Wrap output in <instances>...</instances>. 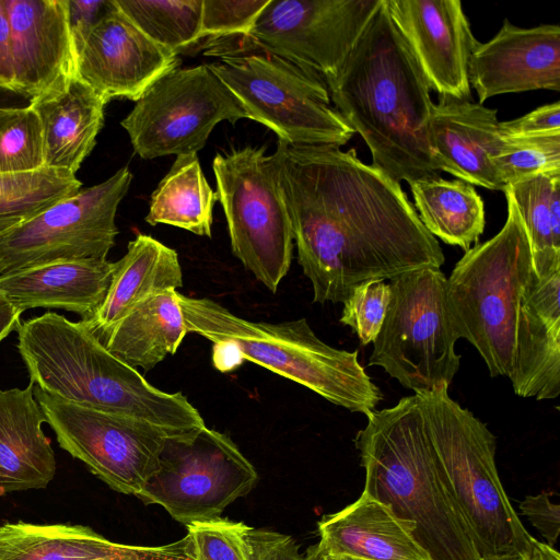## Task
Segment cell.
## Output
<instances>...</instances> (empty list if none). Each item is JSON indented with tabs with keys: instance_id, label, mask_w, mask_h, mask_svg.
Here are the masks:
<instances>
[{
	"instance_id": "cell-1",
	"label": "cell",
	"mask_w": 560,
	"mask_h": 560,
	"mask_svg": "<svg viewBox=\"0 0 560 560\" xmlns=\"http://www.w3.org/2000/svg\"><path fill=\"white\" fill-rule=\"evenodd\" d=\"M272 155L314 302L342 303L365 281L444 264L400 183L354 149L278 140Z\"/></svg>"
},
{
	"instance_id": "cell-2",
	"label": "cell",
	"mask_w": 560,
	"mask_h": 560,
	"mask_svg": "<svg viewBox=\"0 0 560 560\" xmlns=\"http://www.w3.org/2000/svg\"><path fill=\"white\" fill-rule=\"evenodd\" d=\"M324 81L334 108L370 149L373 166L409 185L440 175L429 144L430 88L385 0Z\"/></svg>"
},
{
	"instance_id": "cell-3",
	"label": "cell",
	"mask_w": 560,
	"mask_h": 560,
	"mask_svg": "<svg viewBox=\"0 0 560 560\" xmlns=\"http://www.w3.org/2000/svg\"><path fill=\"white\" fill-rule=\"evenodd\" d=\"M16 331L30 382L48 394L145 421L170 438L206 425L182 393L152 386L113 354L84 320L47 312L22 323Z\"/></svg>"
},
{
	"instance_id": "cell-4",
	"label": "cell",
	"mask_w": 560,
	"mask_h": 560,
	"mask_svg": "<svg viewBox=\"0 0 560 560\" xmlns=\"http://www.w3.org/2000/svg\"><path fill=\"white\" fill-rule=\"evenodd\" d=\"M366 417L354 439L365 472L363 492L411 523L431 560H481L444 482L417 396Z\"/></svg>"
},
{
	"instance_id": "cell-5",
	"label": "cell",
	"mask_w": 560,
	"mask_h": 560,
	"mask_svg": "<svg viewBox=\"0 0 560 560\" xmlns=\"http://www.w3.org/2000/svg\"><path fill=\"white\" fill-rule=\"evenodd\" d=\"M188 332L213 343L229 341L244 360L299 383L329 402L368 416L384 395L358 359V351L324 342L305 318L277 324L252 322L210 299L177 292Z\"/></svg>"
},
{
	"instance_id": "cell-6",
	"label": "cell",
	"mask_w": 560,
	"mask_h": 560,
	"mask_svg": "<svg viewBox=\"0 0 560 560\" xmlns=\"http://www.w3.org/2000/svg\"><path fill=\"white\" fill-rule=\"evenodd\" d=\"M439 467L480 558L528 555L532 538L513 509L495 465L497 438L447 386L415 394Z\"/></svg>"
},
{
	"instance_id": "cell-7",
	"label": "cell",
	"mask_w": 560,
	"mask_h": 560,
	"mask_svg": "<svg viewBox=\"0 0 560 560\" xmlns=\"http://www.w3.org/2000/svg\"><path fill=\"white\" fill-rule=\"evenodd\" d=\"M503 192L504 225L465 252L445 283L455 332L476 348L492 377L513 372L521 301L535 276L523 220L510 192Z\"/></svg>"
},
{
	"instance_id": "cell-8",
	"label": "cell",
	"mask_w": 560,
	"mask_h": 560,
	"mask_svg": "<svg viewBox=\"0 0 560 560\" xmlns=\"http://www.w3.org/2000/svg\"><path fill=\"white\" fill-rule=\"evenodd\" d=\"M445 283L438 268L407 271L388 282L389 302L369 365L381 366L415 394L448 387L459 370Z\"/></svg>"
},
{
	"instance_id": "cell-9",
	"label": "cell",
	"mask_w": 560,
	"mask_h": 560,
	"mask_svg": "<svg viewBox=\"0 0 560 560\" xmlns=\"http://www.w3.org/2000/svg\"><path fill=\"white\" fill-rule=\"evenodd\" d=\"M241 102L247 118L288 144L341 147L355 133L330 105L324 79L276 55L255 50L208 65Z\"/></svg>"
},
{
	"instance_id": "cell-10",
	"label": "cell",
	"mask_w": 560,
	"mask_h": 560,
	"mask_svg": "<svg viewBox=\"0 0 560 560\" xmlns=\"http://www.w3.org/2000/svg\"><path fill=\"white\" fill-rule=\"evenodd\" d=\"M212 170L233 254L276 293L291 266L293 235L273 155L245 147L218 153Z\"/></svg>"
},
{
	"instance_id": "cell-11",
	"label": "cell",
	"mask_w": 560,
	"mask_h": 560,
	"mask_svg": "<svg viewBox=\"0 0 560 560\" xmlns=\"http://www.w3.org/2000/svg\"><path fill=\"white\" fill-rule=\"evenodd\" d=\"M258 474L236 444L206 425L167 438L159 468L136 495L144 504L162 505L185 526L221 517L224 509L246 495Z\"/></svg>"
},
{
	"instance_id": "cell-12",
	"label": "cell",
	"mask_w": 560,
	"mask_h": 560,
	"mask_svg": "<svg viewBox=\"0 0 560 560\" xmlns=\"http://www.w3.org/2000/svg\"><path fill=\"white\" fill-rule=\"evenodd\" d=\"M247 118L208 65L176 68L155 81L120 121L135 153L151 160L197 153L221 121Z\"/></svg>"
},
{
	"instance_id": "cell-13",
	"label": "cell",
	"mask_w": 560,
	"mask_h": 560,
	"mask_svg": "<svg viewBox=\"0 0 560 560\" xmlns=\"http://www.w3.org/2000/svg\"><path fill=\"white\" fill-rule=\"evenodd\" d=\"M131 180L124 166L7 231L0 236V275L56 261L106 259L118 234L117 209Z\"/></svg>"
},
{
	"instance_id": "cell-14",
	"label": "cell",
	"mask_w": 560,
	"mask_h": 560,
	"mask_svg": "<svg viewBox=\"0 0 560 560\" xmlns=\"http://www.w3.org/2000/svg\"><path fill=\"white\" fill-rule=\"evenodd\" d=\"M34 396L59 446L113 490L137 495L158 470L170 438L160 428L66 400L35 385Z\"/></svg>"
},
{
	"instance_id": "cell-15",
	"label": "cell",
	"mask_w": 560,
	"mask_h": 560,
	"mask_svg": "<svg viewBox=\"0 0 560 560\" xmlns=\"http://www.w3.org/2000/svg\"><path fill=\"white\" fill-rule=\"evenodd\" d=\"M383 0H269L247 37L326 79L337 72Z\"/></svg>"
},
{
	"instance_id": "cell-16",
	"label": "cell",
	"mask_w": 560,
	"mask_h": 560,
	"mask_svg": "<svg viewBox=\"0 0 560 560\" xmlns=\"http://www.w3.org/2000/svg\"><path fill=\"white\" fill-rule=\"evenodd\" d=\"M180 59L145 36L114 3L92 26L77 55V77L107 102L138 101Z\"/></svg>"
},
{
	"instance_id": "cell-17",
	"label": "cell",
	"mask_w": 560,
	"mask_h": 560,
	"mask_svg": "<svg viewBox=\"0 0 560 560\" xmlns=\"http://www.w3.org/2000/svg\"><path fill=\"white\" fill-rule=\"evenodd\" d=\"M430 90L471 101L468 61L479 43L459 0H385Z\"/></svg>"
},
{
	"instance_id": "cell-18",
	"label": "cell",
	"mask_w": 560,
	"mask_h": 560,
	"mask_svg": "<svg viewBox=\"0 0 560 560\" xmlns=\"http://www.w3.org/2000/svg\"><path fill=\"white\" fill-rule=\"evenodd\" d=\"M14 90L30 100L56 94L77 77L66 0H7Z\"/></svg>"
},
{
	"instance_id": "cell-19",
	"label": "cell",
	"mask_w": 560,
	"mask_h": 560,
	"mask_svg": "<svg viewBox=\"0 0 560 560\" xmlns=\"http://www.w3.org/2000/svg\"><path fill=\"white\" fill-rule=\"evenodd\" d=\"M468 81L479 104L506 93L560 91V26L525 28L505 19L494 37L472 50Z\"/></svg>"
},
{
	"instance_id": "cell-20",
	"label": "cell",
	"mask_w": 560,
	"mask_h": 560,
	"mask_svg": "<svg viewBox=\"0 0 560 560\" xmlns=\"http://www.w3.org/2000/svg\"><path fill=\"white\" fill-rule=\"evenodd\" d=\"M497 109L478 102L440 96L429 124V144L439 172L487 189L504 185L493 165L502 138Z\"/></svg>"
},
{
	"instance_id": "cell-21",
	"label": "cell",
	"mask_w": 560,
	"mask_h": 560,
	"mask_svg": "<svg viewBox=\"0 0 560 560\" xmlns=\"http://www.w3.org/2000/svg\"><path fill=\"white\" fill-rule=\"evenodd\" d=\"M509 378L520 397L548 400L560 395V271L535 275L524 291Z\"/></svg>"
},
{
	"instance_id": "cell-22",
	"label": "cell",
	"mask_w": 560,
	"mask_h": 560,
	"mask_svg": "<svg viewBox=\"0 0 560 560\" xmlns=\"http://www.w3.org/2000/svg\"><path fill=\"white\" fill-rule=\"evenodd\" d=\"M115 262L107 259L56 261L0 275V295L21 313L62 308L89 320L103 303Z\"/></svg>"
},
{
	"instance_id": "cell-23",
	"label": "cell",
	"mask_w": 560,
	"mask_h": 560,
	"mask_svg": "<svg viewBox=\"0 0 560 560\" xmlns=\"http://www.w3.org/2000/svg\"><path fill=\"white\" fill-rule=\"evenodd\" d=\"M318 548L363 560H431L415 539V526L365 492L317 523Z\"/></svg>"
},
{
	"instance_id": "cell-24",
	"label": "cell",
	"mask_w": 560,
	"mask_h": 560,
	"mask_svg": "<svg viewBox=\"0 0 560 560\" xmlns=\"http://www.w3.org/2000/svg\"><path fill=\"white\" fill-rule=\"evenodd\" d=\"M45 415L34 384L0 389V494L43 489L52 480L56 459L42 425Z\"/></svg>"
},
{
	"instance_id": "cell-25",
	"label": "cell",
	"mask_w": 560,
	"mask_h": 560,
	"mask_svg": "<svg viewBox=\"0 0 560 560\" xmlns=\"http://www.w3.org/2000/svg\"><path fill=\"white\" fill-rule=\"evenodd\" d=\"M108 102L78 77L30 103L42 127L44 166L75 174L96 143Z\"/></svg>"
},
{
	"instance_id": "cell-26",
	"label": "cell",
	"mask_w": 560,
	"mask_h": 560,
	"mask_svg": "<svg viewBox=\"0 0 560 560\" xmlns=\"http://www.w3.org/2000/svg\"><path fill=\"white\" fill-rule=\"evenodd\" d=\"M183 285L177 253L150 235L138 234L124 257L115 262L106 296L84 320L101 338L148 298Z\"/></svg>"
},
{
	"instance_id": "cell-27",
	"label": "cell",
	"mask_w": 560,
	"mask_h": 560,
	"mask_svg": "<svg viewBox=\"0 0 560 560\" xmlns=\"http://www.w3.org/2000/svg\"><path fill=\"white\" fill-rule=\"evenodd\" d=\"M177 292L167 290L138 304L102 339L105 347L126 364L144 371L174 354L188 332Z\"/></svg>"
},
{
	"instance_id": "cell-28",
	"label": "cell",
	"mask_w": 560,
	"mask_h": 560,
	"mask_svg": "<svg viewBox=\"0 0 560 560\" xmlns=\"http://www.w3.org/2000/svg\"><path fill=\"white\" fill-rule=\"evenodd\" d=\"M415 209L424 228L444 243L467 252L485 230V205L474 186L440 176L410 184Z\"/></svg>"
},
{
	"instance_id": "cell-29",
	"label": "cell",
	"mask_w": 560,
	"mask_h": 560,
	"mask_svg": "<svg viewBox=\"0 0 560 560\" xmlns=\"http://www.w3.org/2000/svg\"><path fill=\"white\" fill-rule=\"evenodd\" d=\"M218 199L203 175L197 153L176 155L171 170L151 195L144 220L150 225L168 224L210 237Z\"/></svg>"
},
{
	"instance_id": "cell-30",
	"label": "cell",
	"mask_w": 560,
	"mask_h": 560,
	"mask_svg": "<svg viewBox=\"0 0 560 560\" xmlns=\"http://www.w3.org/2000/svg\"><path fill=\"white\" fill-rule=\"evenodd\" d=\"M122 545L82 525L18 522L0 526V560H93Z\"/></svg>"
},
{
	"instance_id": "cell-31",
	"label": "cell",
	"mask_w": 560,
	"mask_h": 560,
	"mask_svg": "<svg viewBox=\"0 0 560 560\" xmlns=\"http://www.w3.org/2000/svg\"><path fill=\"white\" fill-rule=\"evenodd\" d=\"M504 190L523 220L537 278L560 271V171L510 184Z\"/></svg>"
},
{
	"instance_id": "cell-32",
	"label": "cell",
	"mask_w": 560,
	"mask_h": 560,
	"mask_svg": "<svg viewBox=\"0 0 560 560\" xmlns=\"http://www.w3.org/2000/svg\"><path fill=\"white\" fill-rule=\"evenodd\" d=\"M151 40L178 55L200 39L202 0H114Z\"/></svg>"
},
{
	"instance_id": "cell-33",
	"label": "cell",
	"mask_w": 560,
	"mask_h": 560,
	"mask_svg": "<svg viewBox=\"0 0 560 560\" xmlns=\"http://www.w3.org/2000/svg\"><path fill=\"white\" fill-rule=\"evenodd\" d=\"M82 183L66 170L0 174V220L26 221L77 194Z\"/></svg>"
},
{
	"instance_id": "cell-34",
	"label": "cell",
	"mask_w": 560,
	"mask_h": 560,
	"mask_svg": "<svg viewBox=\"0 0 560 560\" xmlns=\"http://www.w3.org/2000/svg\"><path fill=\"white\" fill-rule=\"evenodd\" d=\"M44 167L39 118L28 105L0 108V174Z\"/></svg>"
},
{
	"instance_id": "cell-35",
	"label": "cell",
	"mask_w": 560,
	"mask_h": 560,
	"mask_svg": "<svg viewBox=\"0 0 560 560\" xmlns=\"http://www.w3.org/2000/svg\"><path fill=\"white\" fill-rule=\"evenodd\" d=\"M505 186L560 171V133L503 139L492 160Z\"/></svg>"
},
{
	"instance_id": "cell-36",
	"label": "cell",
	"mask_w": 560,
	"mask_h": 560,
	"mask_svg": "<svg viewBox=\"0 0 560 560\" xmlns=\"http://www.w3.org/2000/svg\"><path fill=\"white\" fill-rule=\"evenodd\" d=\"M186 527L196 560H250L249 526L243 522L218 517Z\"/></svg>"
},
{
	"instance_id": "cell-37",
	"label": "cell",
	"mask_w": 560,
	"mask_h": 560,
	"mask_svg": "<svg viewBox=\"0 0 560 560\" xmlns=\"http://www.w3.org/2000/svg\"><path fill=\"white\" fill-rule=\"evenodd\" d=\"M389 302V285L385 280L359 284L342 302L340 323L350 326L360 343L368 346L378 336Z\"/></svg>"
},
{
	"instance_id": "cell-38",
	"label": "cell",
	"mask_w": 560,
	"mask_h": 560,
	"mask_svg": "<svg viewBox=\"0 0 560 560\" xmlns=\"http://www.w3.org/2000/svg\"><path fill=\"white\" fill-rule=\"evenodd\" d=\"M269 0H202L201 38L245 35Z\"/></svg>"
},
{
	"instance_id": "cell-39",
	"label": "cell",
	"mask_w": 560,
	"mask_h": 560,
	"mask_svg": "<svg viewBox=\"0 0 560 560\" xmlns=\"http://www.w3.org/2000/svg\"><path fill=\"white\" fill-rule=\"evenodd\" d=\"M499 133L503 139L560 133V102L542 105L513 120L500 121Z\"/></svg>"
},
{
	"instance_id": "cell-40",
	"label": "cell",
	"mask_w": 560,
	"mask_h": 560,
	"mask_svg": "<svg viewBox=\"0 0 560 560\" xmlns=\"http://www.w3.org/2000/svg\"><path fill=\"white\" fill-rule=\"evenodd\" d=\"M551 492L526 495L518 504L521 513L545 538L548 546L556 545L560 532V505L550 500Z\"/></svg>"
},
{
	"instance_id": "cell-41",
	"label": "cell",
	"mask_w": 560,
	"mask_h": 560,
	"mask_svg": "<svg viewBox=\"0 0 560 560\" xmlns=\"http://www.w3.org/2000/svg\"><path fill=\"white\" fill-rule=\"evenodd\" d=\"M250 560H306L295 540L285 534L249 527Z\"/></svg>"
},
{
	"instance_id": "cell-42",
	"label": "cell",
	"mask_w": 560,
	"mask_h": 560,
	"mask_svg": "<svg viewBox=\"0 0 560 560\" xmlns=\"http://www.w3.org/2000/svg\"><path fill=\"white\" fill-rule=\"evenodd\" d=\"M68 23L73 39L75 52L84 40L92 26L106 11L109 0H66Z\"/></svg>"
},
{
	"instance_id": "cell-43",
	"label": "cell",
	"mask_w": 560,
	"mask_h": 560,
	"mask_svg": "<svg viewBox=\"0 0 560 560\" xmlns=\"http://www.w3.org/2000/svg\"><path fill=\"white\" fill-rule=\"evenodd\" d=\"M0 84L14 90L12 32L7 0H0Z\"/></svg>"
},
{
	"instance_id": "cell-44",
	"label": "cell",
	"mask_w": 560,
	"mask_h": 560,
	"mask_svg": "<svg viewBox=\"0 0 560 560\" xmlns=\"http://www.w3.org/2000/svg\"><path fill=\"white\" fill-rule=\"evenodd\" d=\"M213 365L221 372H229L236 369L245 361L235 346L229 341L213 343Z\"/></svg>"
},
{
	"instance_id": "cell-45",
	"label": "cell",
	"mask_w": 560,
	"mask_h": 560,
	"mask_svg": "<svg viewBox=\"0 0 560 560\" xmlns=\"http://www.w3.org/2000/svg\"><path fill=\"white\" fill-rule=\"evenodd\" d=\"M22 313L0 295V341L21 325Z\"/></svg>"
},
{
	"instance_id": "cell-46",
	"label": "cell",
	"mask_w": 560,
	"mask_h": 560,
	"mask_svg": "<svg viewBox=\"0 0 560 560\" xmlns=\"http://www.w3.org/2000/svg\"><path fill=\"white\" fill-rule=\"evenodd\" d=\"M529 558L530 560H560L556 549L534 537L532 538Z\"/></svg>"
},
{
	"instance_id": "cell-47",
	"label": "cell",
	"mask_w": 560,
	"mask_h": 560,
	"mask_svg": "<svg viewBox=\"0 0 560 560\" xmlns=\"http://www.w3.org/2000/svg\"><path fill=\"white\" fill-rule=\"evenodd\" d=\"M26 101L30 103V100H27L22 94L0 84V108L23 106L19 105V103L26 104Z\"/></svg>"
},
{
	"instance_id": "cell-48",
	"label": "cell",
	"mask_w": 560,
	"mask_h": 560,
	"mask_svg": "<svg viewBox=\"0 0 560 560\" xmlns=\"http://www.w3.org/2000/svg\"><path fill=\"white\" fill-rule=\"evenodd\" d=\"M306 560H326L323 552L319 550L317 545L311 546L306 553H305Z\"/></svg>"
},
{
	"instance_id": "cell-49",
	"label": "cell",
	"mask_w": 560,
	"mask_h": 560,
	"mask_svg": "<svg viewBox=\"0 0 560 560\" xmlns=\"http://www.w3.org/2000/svg\"><path fill=\"white\" fill-rule=\"evenodd\" d=\"M481 560H530L529 553L528 555H506V556H499V557H488L482 558Z\"/></svg>"
},
{
	"instance_id": "cell-50",
	"label": "cell",
	"mask_w": 560,
	"mask_h": 560,
	"mask_svg": "<svg viewBox=\"0 0 560 560\" xmlns=\"http://www.w3.org/2000/svg\"><path fill=\"white\" fill-rule=\"evenodd\" d=\"M21 222L20 220H0V236Z\"/></svg>"
},
{
	"instance_id": "cell-51",
	"label": "cell",
	"mask_w": 560,
	"mask_h": 560,
	"mask_svg": "<svg viewBox=\"0 0 560 560\" xmlns=\"http://www.w3.org/2000/svg\"><path fill=\"white\" fill-rule=\"evenodd\" d=\"M323 555L326 558V560H363V559H358V558H353V557H349V556H343V555H327V553H324V552H323Z\"/></svg>"
}]
</instances>
